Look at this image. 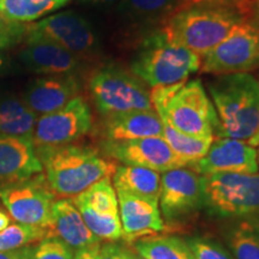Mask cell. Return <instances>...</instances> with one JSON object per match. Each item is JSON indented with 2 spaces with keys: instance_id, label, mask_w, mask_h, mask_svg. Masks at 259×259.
Returning a JSON list of instances; mask_svg holds the SVG:
<instances>
[{
  "instance_id": "4",
  "label": "cell",
  "mask_w": 259,
  "mask_h": 259,
  "mask_svg": "<svg viewBox=\"0 0 259 259\" xmlns=\"http://www.w3.org/2000/svg\"><path fill=\"white\" fill-rule=\"evenodd\" d=\"M241 19L245 17L233 6H196L176 12L162 23L161 30L171 42L202 58L225 40Z\"/></svg>"
},
{
  "instance_id": "19",
  "label": "cell",
  "mask_w": 259,
  "mask_h": 259,
  "mask_svg": "<svg viewBox=\"0 0 259 259\" xmlns=\"http://www.w3.org/2000/svg\"><path fill=\"white\" fill-rule=\"evenodd\" d=\"M19 58L29 70L45 76L72 74L79 67L78 58L71 52L45 40L25 41Z\"/></svg>"
},
{
  "instance_id": "15",
  "label": "cell",
  "mask_w": 259,
  "mask_h": 259,
  "mask_svg": "<svg viewBox=\"0 0 259 259\" xmlns=\"http://www.w3.org/2000/svg\"><path fill=\"white\" fill-rule=\"evenodd\" d=\"M187 168L199 176L215 173H246L259 171L257 150L247 142L228 137L213 138L208 153L191 162Z\"/></svg>"
},
{
  "instance_id": "11",
  "label": "cell",
  "mask_w": 259,
  "mask_h": 259,
  "mask_svg": "<svg viewBox=\"0 0 259 259\" xmlns=\"http://www.w3.org/2000/svg\"><path fill=\"white\" fill-rule=\"evenodd\" d=\"M93 127L92 109L77 96L58 111L38 116L32 131L35 148L72 144L88 135Z\"/></svg>"
},
{
  "instance_id": "37",
  "label": "cell",
  "mask_w": 259,
  "mask_h": 259,
  "mask_svg": "<svg viewBox=\"0 0 259 259\" xmlns=\"http://www.w3.org/2000/svg\"><path fill=\"white\" fill-rule=\"evenodd\" d=\"M250 18L259 27V0H253L252 2V11Z\"/></svg>"
},
{
  "instance_id": "23",
  "label": "cell",
  "mask_w": 259,
  "mask_h": 259,
  "mask_svg": "<svg viewBox=\"0 0 259 259\" xmlns=\"http://www.w3.org/2000/svg\"><path fill=\"white\" fill-rule=\"evenodd\" d=\"M134 251L142 259H194L185 240L171 235H150L138 239Z\"/></svg>"
},
{
  "instance_id": "42",
  "label": "cell",
  "mask_w": 259,
  "mask_h": 259,
  "mask_svg": "<svg viewBox=\"0 0 259 259\" xmlns=\"http://www.w3.org/2000/svg\"><path fill=\"white\" fill-rule=\"evenodd\" d=\"M257 158H258V164H259V145H258V150H257Z\"/></svg>"
},
{
  "instance_id": "18",
  "label": "cell",
  "mask_w": 259,
  "mask_h": 259,
  "mask_svg": "<svg viewBox=\"0 0 259 259\" xmlns=\"http://www.w3.org/2000/svg\"><path fill=\"white\" fill-rule=\"evenodd\" d=\"M44 173L32 136H0V186Z\"/></svg>"
},
{
  "instance_id": "21",
  "label": "cell",
  "mask_w": 259,
  "mask_h": 259,
  "mask_svg": "<svg viewBox=\"0 0 259 259\" xmlns=\"http://www.w3.org/2000/svg\"><path fill=\"white\" fill-rule=\"evenodd\" d=\"M162 132L163 125L155 109L107 115L102 124L103 139L107 141L162 137Z\"/></svg>"
},
{
  "instance_id": "45",
  "label": "cell",
  "mask_w": 259,
  "mask_h": 259,
  "mask_svg": "<svg viewBox=\"0 0 259 259\" xmlns=\"http://www.w3.org/2000/svg\"><path fill=\"white\" fill-rule=\"evenodd\" d=\"M0 203H2V202H0Z\"/></svg>"
},
{
  "instance_id": "40",
  "label": "cell",
  "mask_w": 259,
  "mask_h": 259,
  "mask_svg": "<svg viewBox=\"0 0 259 259\" xmlns=\"http://www.w3.org/2000/svg\"><path fill=\"white\" fill-rule=\"evenodd\" d=\"M87 3H94V4H109V3L115 2V0H83Z\"/></svg>"
},
{
  "instance_id": "17",
  "label": "cell",
  "mask_w": 259,
  "mask_h": 259,
  "mask_svg": "<svg viewBox=\"0 0 259 259\" xmlns=\"http://www.w3.org/2000/svg\"><path fill=\"white\" fill-rule=\"evenodd\" d=\"M80 83L72 74H53L34 80L24 94L23 102L36 116L63 108L78 96Z\"/></svg>"
},
{
  "instance_id": "29",
  "label": "cell",
  "mask_w": 259,
  "mask_h": 259,
  "mask_svg": "<svg viewBox=\"0 0 259 259\" xmlns=\"http://www.w3.org/2000/svg\"><path fill=\"white\" fill-rule=\"evenodd\" d=\"M18 259H72L74 251L56 235L16 250Z\"/></svg>"
},
{
  "instance_id": "31",
  "label": "cell",
  "mask_w": 259,
  "mask_h": 259,
  "mask_svg": "<svg viewBox=\"0 0 259 259\" xmlns=\"http://www.w3.org/2000/svg\"><path fill=\"white\" fill-rule=\"evenodd\" d=\"M28 24L6 21L0 17V50L4 51L18 44L27 34Z\"/></svg>"
},
{
  "instance_id": "27",
  "label": "cell",
  "mask_w": 259,
  "mask_h": 259,
  "mask_svg": "<svg viewBox=\"0 0 259 259\" xmlns=\"http://www.w3.org/2000/svg\"><path fill=\"white\" fill-rule=\"evenodd\" d=\"M125 11L144 22H164L174 15L178 0H122Z\"/></svg>"
},
{
  "instance_id": "1",
  "label": "cell",
  "mask_w": 259,
  "mask_h": 259,
  "mask_svg": "<svg viewBox=\"0 0 259 259\" xmlns=\"http://www.w3.org/2000/svg\"><path fill=\"white\" fill-rule=\"evenodd\" d=\"M35 149L52 191L60 198H72L103 178H112L118 167L87 145L72 143Z\"/></svg>"
},
{
  "instance_id": "24",
  "label": "cell",
  "mask_w": 259,
  "mask_h": 259,
  "mask_svg": "<svg viewBox=\"0 0 259 259\" xmlns=\"http://www.w3.org/2000/svg\"><path fill=\"white\" fill-rule=\"evenodd\" d=\"M70 0H0V17L28 23L63 8Z\"/></svg>"
},
{
  "instance_id": "2",
  "label": "cell",
  "mask_w": 259,
  "mask_h": 259,
  "mask_svg": "<svg viewBox=\"0 0 259 259\" xmlns=\"http://www.w3.org/2000/svg\"><path fill=\"white\" fill-rule=\"evenodd\" d=\"M150 97L161 121L178 131L194 137L219 135L218 113L200 79L151 88Z\"/></svg>"
},
{
  "instance_id": "20",
  "label": "cell",
  "mask_w": 259,
  "mask_h": 259,
  "mask_svg": "<svg viewBox=\"0 0 259 259\" xmlns=\"http://www.w3.org/2000/svg\"><path fill=\"white\" fill-rule=\"evenodd\" d=\"M50 231L74 252L101 242L84 222L71 198H60L54 202Z\"/></svg>"
},
{
  "instance_id": "22",
  "label": "cell",
  "mask_w": 259,
  "mask_h": 259,
  "mask_svg": "<svg viewBox=\"0 0 259 259\" xmlns=\"http://www.w3.org/2000/svg\"><path fill=\"white\" fill-rule=\"evenodd\" d=\"M160 180L158 171L136 166H118L112 176L115 191L155 198H158Z\"/></svg>"
},
{
  "instance_id": "43",
  "label": "cell",
  "mask_w": 259,
  "mask_h": 259,
  "mask_svg": "<svg viewBox=\"0 0 259 259\" xmlns=\"http://www.w3.org/2000/svg\"><path fill=\"white\" fill-rule=\"evenodd\" d=\"M258 71V77H255V78H257L258 80H259V70H257Z\"/></svg>"
},
{
  "instance_id": "5",
  "label": "cell",
  "mask_w": 259,
  "mask_h": 259,
  "mask_svg": "<svg viewBox=\"0 0 259 259\" xmlns=\"http://www.w3.org/2000/svg\"><path fill=\"white\" fill-rule=\"evenodd\" d=\"M200 63L198 54L171 42L160 29L144 38L130 69L145 85L156 88L186 80Z\"/></svg>"
},
{
  "instance_id": "6",
  "label": "cell",
  "mask_w": 259,
  "mask_h": 259,
  "mask_svg": "<svg viewBox=\"0 0 259 259\" xmlns=\"http://www.w3.org/2000/svg\"><path fill=\"white\" fill-rule=\"evenodd\" d=\"M204 206L226 219H259V173L202 176Z\"/></svg>"
},
{
  "instance_id": "28",
  "label": "cell",
  "mask_w": 259,
  "mask_h": 259,
  "mask_svg": "<svg viewBox=\"0 0 259 259\" xmlns=\"http://www.w3.org/2000/svg\"><path fill=\"white\" fill-rule=\"evenodd\" d=\"M52 235L50 229L36 226L15 223L0 232V252L18 250L24 246L40 241L41 239Z\"/></svg>"
},
{
  "instance_id": "38",
  "label": "cell",
  "mask_w": 259,
  "mask_h": 259,
  "mask_svg": "<svg viewBox=\"0 0 259 259\" xmlns=\"http://www.w3.org/2000/svg\"><path fill=\"white\" fill-rule=\"evenodd\" d=\"M0 259H18L17 252L10 251V252H0Z\"/></svg>"
},
{
  "instance_id": "12",
  "label": "cell",
  "mask_w": 259,
  "mask_h": 259,
  "mask_svg": "<svg viewBox=\"0 0 259 259\" xmlns=\"http://www.w3.org/2000/svg\"><path fill=\"white\" fill-rule=\"evenodd\" d=\"M25 41L45 40L67 50L77 58L88 56L96 48L92 25L73 11H65L29 24Z\"/></svg>"
},
{
  "instance_id": "25",
  "label": "cell",
  "mask_w": 259,
  "mask_h": 259,
  "mask_svg": "<svg viewBox=\"0 0 259 259\" xmlns=\"http://www.w3.org/2000/svg\"><path fill=\"white\" fill-rule=\"evenodd\" d=\"M234 259H259V219L239 220L227 234Z\"/></svg>"
},
{
  "instance_id": "9",
  "label": "cell",
  "mask_w": 259,
  "mask_h": 259,
  "mask_svg": "<svg viewBox=\"0 0 259 259\" xmlns=\"http://www.w3.org/2000/svg\"><path fill=\"white\" fill-rule=\"evenodd\" d=\"M56 200L57 196L44 173L0 186V202L5 205L10 218L22 225L50 229Z\"/></svg>"
},
{
  "instance_id": "26",
  "label": "cell",
  "mask_w": 259,
  "mask_h": 259,
  "mask_svg": "<svg viewBox=\"0 0 259 259\" xmlns=\"http://www.w3.org/2000/svg\"><path fill=\"white\" fill-rule=\"evenodd\" d=\"M162 125H163L162 138L167 142L169 148L178 156L187 160L190 163L199 160L208 153L213 141V137H194L183 134L164 121H162Z\"/></svg>"
},
{
  "instance_id": "8",
  "label": "cell",
  "mask_w": 259,
  "mask_h": 259,
  "mask_svg": "<svg viewBox=\"0 0 259 259\" xmlns=\"http://www.w3.org/2000/svg\"><path fill=\"white\" fill-rule=\"evenodd\" d=\"M202 58L204 73L221 76L259 70V27L251 18L241 19L225 40Z\"/></svg>"
},
{
  "instance_id": "3",
  "label": "cell",
  "mask_w": 259,
  "mask_h": 259,
  "mask_svg": "<svg viewBox=\"0 0 259 259\" xmlns=\"http://www.w3.org/2000/svg\"><path fill=\"white\" fill-rule=\"evenodd\" d=\"M220 120L218 137L247 142L259 127V80L248 72L221 74L209 84Z\"/></svg>"
},
{
  "instance_id": "44",
  "label": "cell",
  "mask_w": 259,
  "mask_h": 259,
  "mask_svg": "<svg viewBox=\"0 0 259 259\" xmlns=\"http://www.w3.org/2000/svg\"><path fill=\"white\" fill-rule=\"evenodd\" d=\"M137 259H142V258H139V257H138V258H137Z\"/></svg>"
},
{
  "instance_id": "41",
  "label": "cell",
  "mask_w": 259,
  "mask_h": 259,
  "mask_svg": "<svg viewBox=\"0 0 259 259\" xmlns=\"http://www.w3.org/2000/svg\"><path fill=\"white\" fill-rule=\"evenodd\" d=\"M4 65V53H3V50H0V69Z\"/></svg>"
},
{
  "instance_id": "30",
  "label": "cell",
  "mask_w": 259,
  "mask_h": 259,
  "mask_svg": "<svg viewBox=\"0 0 259 259\" xmlns=\"http://www.w3.org/2000/svg\"><path fill=\"white\" fill-rule=\"evenodd\" d=\"M194 259H234L231 252L212 239L191 236L186 240Z\"/></svg>"
},
{
  "instance_id": "32",
  "label": "cell",
  "mask_w": 259,
  "mask_h": 259,
  "mask_svg": "<svg viewBox=\"0 0 259 259\" xmlns=\"http://www.w3.org/2000/svg\"><path fill=\"white\" fill-rule=\"evenodd\" d=\"M209 5H227L233 6L238 10L245 17L246 9H247L248 0H178V6L176 12L181 11L189 8H196V6H209ZM174 12V14H176Z\"/></svg>"
},
{
  "instance_id": "39",
  "label": "cell",
  "mask_w": 259,
  "mask_h": 259,
  "mask_svg": "<svg viewBox=\"0 0 259 259\" xmlns=\"http://www.w3.org/2000/svg\"><path fill=\"white\" fill-rule=\"evenodd\" d=\"M247 143L252 145V147H258V145H259V127L257 130V132H255V134L253 135V137L248 139Z\"/></svg>"
},
{
  "instance_id": "13",
  "label": "cell",
  "mask_w": 259,
  "mask_h": 259,
  "mask_svg": "<svg viewBox=\"0 0 259 259\" xmlns=\"http://www.w3.org/2000/svg\"><path fill=\"white\" fill-rule=\"evenodd\" d=\"M101 150L105 156L124 166L143 167L163 173V171L184 168L190 164L174 153L162 137H145L128 141L101 142Z\"/></svg>"
},
{
  "instance_id": "35",
  "label": "cell",
  "mask_w": 259,
  "mask_h": 259,
  "mask_svg": "<svg viewBox=\"0 0 259 259\" xmlns=\"http://www.w3.org/2000/svg\"><path fill=\"white\" fill-rule=\"evenodd\" d=\"M100 248H101V244H96L90 247L83 248V250L76 251L72 259H97L100 254Z\"/></svg>"
},
{
  "instance_id": "16",
  "label": "cell",
  "mask_w": 259,
  "mask_h": 259,
  "mask_svg": "<svg viewBox=\"0 0 259 259\" xmlns=\"http://www.w3.org/2000/svg\"><path fill=\"white\" fill-rule=\"evenodd\" d=\"M119 215L125 241H136L145 236L163 232L164 220L158 205V198L138 196L116 191Z\"/></svg>"
},
{
  "instance_id": "14",
  "label": "cell",
  "mask_w": 259,
  "mask_h": 259,
  "mask_svg": "<svg viewBox=\"0 0 259 259\" xmlns=\"http://www.w3.org/2000/svg\"><path fill=\"white\" fill-rule=\"evenodd\" d=\"M158 205L162 218L176 221L204 206L202 176L190 168H177L161 174Z\"/></svg>"
},
{
  "instance_id": "7",
  "label": "cell",
  "mask_w": 259,
  "mask_h": 259,
  "mask_svg": "<svg viewBox=\"0 0 259 259\" xmlns=\"http://www.w3.org/2000/svg\"><path fill=\"white\" fill-rule=\"evenodd\" d=\"M89 92L103 116L132 111H150V90L131 71L106 65L92 74Z\"/></svg>"
},
{
  "instance_id": "36",
  "label": "cell",
  "mask_w": 259,
  "mask_h": 259,
  "mask_svg": "<svg viewBox=\"0 0 259 259\" xmlns=\"http://www.w3.org/2000/svg\"><path fill=\"white\" fill-rule=\"evenodd\" d=\"M10 225H11V218H10V215L8 212L0 210V232L8 228Z\"/></svg>"
},
{
  "instance_id": "10",
  "label": "cell",
  "mask_w": 259,
  "mask_h": 259,
  "mask_svg": "<svg viewBox=\"0 0 259 259\" xmlns=\"http://www.w3.org/2000/svg\"><path fill=\"white\" fill-rule=\"evenodd\" d=\"M84 222L100 240L122 239L119 202L112 178H103L71 198Z\"/></svg>"
},
{
  "instance_id": "33",
  "label": "cell",
  "mask_w": 259,
  "mask_h": 259,
  "mask_svg": "<svg viewBox=\"0 0 259 259\" xmlns=\"http://www.w3.org/2000/svg\"><path fill=\"white\" fill-rule=\"evenodd\" d=\"M23 100L5 99L0 101V124L17 118L28 111Z\"/></svg>"
},
{
  "instance_id": "34",
  "label": "cell",
  "mask_w": 259,
  "mask_h": 259,
  "mask_svg": "<svg viewBox=\"0 0 259 259\" xmlns=\"http://www.w3.org/2000/svg\"><path fill=\"white\" fill-rule=\"evenodd\" d=\"M137 254L131 248L124 245L116 244L114 241L107 242L100 248L97 259H137Z\"/></svg>"
}]
</instances>
